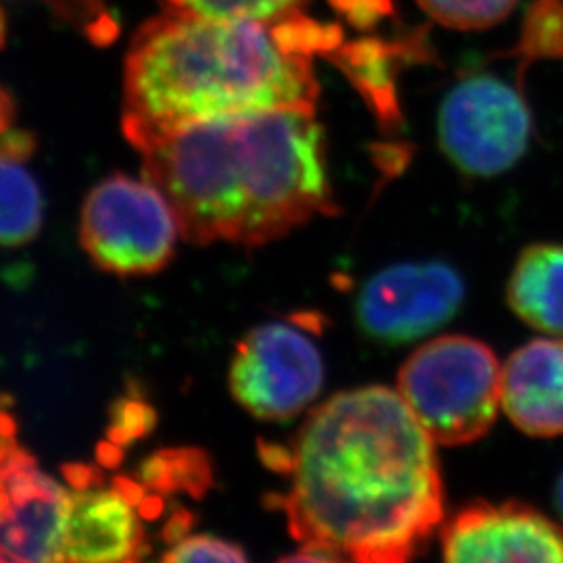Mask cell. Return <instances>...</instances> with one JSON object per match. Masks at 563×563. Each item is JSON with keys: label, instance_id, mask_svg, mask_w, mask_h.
Instances as JSON below:
<instances>
[{"label": "cell", "instance_id": "277c9868", "mask_svg": "<svg viewBox=\"0 0 563 563\" xmlns=\"http://www.w3.org/2000/svg\"><path fill=\"white\" fill-rule=\"evenodd\" d=\"M504 369L488 344L449 334L426 342L399 369V395L432 441H481L501 409Z\"/></svg>", "mask_w": 563, "mask_h": 563}, {"label": "cell", "instance_id": "52a82bcc", "mask_svg": "<svg viewBox=\"0 0 563 563\" xmlns=\"http://www.w3.org/2000/svg\"><path fill=\"white\" fill-rule=\"evenodd\" d=\"M65 472L59 563H141L144 520L159 514L162 501L125 476L104 483L90 465H67Z\"/></svg>", "mask_w": 563, "mask_h": 563}, {"label": "cell", "instance_id": "30bf717a", "mask_svg": "<svg viewBox=\"0 0 563 563\" xmlns=\"http://www.w3.org/2000/svg\"><path fill=\"white\" fill-rule=\"evenodd\" d=\"M67 488L42 472L0 411V563H59Z\"/></svg>", "mask_w": 563, "mask_h": 563}, {"label": "cell", "instance_id": "8fae6325", "mask_svg": "<svg viewBox=\"0 0 563 563\" xmlns=\"http://www.w3.org/2000/svg\"><path fill=\"white\" fill-rule=\"evenodd\" d=\"M443 562L563 563V528L520 501H476L444 523Z\"/></svg>", "mask_w": 563, "mask_h": 563}, {"label": "cell", "instance_id": "6da1fadb", "mask_svg": "<svg viewBox=\"0 0 563 563\" xmlns=\"http://www.w3.org/2000/svg\"><path fill=\"white\" fill-rule=\"evenodd\" d=\"M434 444L399 390L360 386L316 407L263 460L288 478L276 505L302 549L336 563H411L444 522Z\"/></svg>", "mask_w": 563, "mask_h": 563}, {"label": "cell", "instance_id": "7c38bea8", "mask_svg": "<svg viewBox=\"0 0 563 563\" xmlns=\"http://www.w3.org/2000/svg\"><path fill=\"white\" fill-rule=\"evenodd\" d=\"M501 407L511 423L530 437H562L563 341L537 339L507 360Z\"/></svg>", "mask_w": 563, "mask_h": 563}, {"label": "cell", "instance_id": "5bb4252c", "mask_svg": "<svg viewBox=\"0 0 563 563\" xmlns=\"http://www.w3.org/2000/svg\"><path fill=\"white\" fill-rule=\"evenodd\" d=\"M44 199L25 159L0 153V246H21L38 236Z\"/></svg>", "mask_w": 563, "mask_h": 563}, {"label": "cell", "instance_id": "2e32d148", "mask_svg": "<svg viewBox=\"0 0 563 563\" xmlns=\"http://www.w3.org/2000/svg\"><path fill=\"white\" fill-rule=\"evenodd\" d=\"M165 11L213 20H280L299 13L309 0H159Z\"/></svg>", "mask_w": 563, "mask_h": 563}, {"label": "cell", "instance_id": "4fadbf2b", "mask_svg": "<svg viewBox=\"0 0 563 563\" xmlns=\"http://www.w3.org/2000/svg\"><path fill=\"white\" fill-rule=\"evenodd\" d=\"M505 297L522 322L544 334H563V244L526 246L509 274Z\"/></svg>", "mask_w": 563, "mask_h": 563}, {"label": "cell", "instance_id": "9c48e42d", "mask_svg": "<svg viewBox=\"0 0 563 563\" xmlns=\"http://www.w3.org/2000/svg\"><path fill=\"white\" fill-rule=\"evenodd\" d=\"M463 299L465 284L449 263H395L363 284L355 322L367 341L397 346L451 322Z\"/></svg>", "mask_w": 563, "mask_h": 563}, {"label": "cell", "instance_id": "7402d4cb", "mask_svg": "<svg viewBox=\"0 0 563 563\" xmlns=\"http://www.w3.org/2000/svg\"><path fill=\"white\" fill-rule=\"evenodd\" d=\"M4 41V18H2V13H0V44Z\"/></svg>", "mask_w": 563, "mask_h": 563}, {"label": "cell", "instance_id": "ba28073f", "mask_svg": "<svg viewBox=\"0 0 563 563\" xmlns=\"http://www.w3.org/2000/svg\"><path fill=\"white\" fill-rule=\"evenodd\" d=\"M323 386V357L309 325L263 323L236 346L230 390L242 409L265 422H282L316 401Z\"/></svg>", "mask_w": 563, "mask_h": 563}, {"label": "cell", "instance_id": "5b68a950", "mask_svg": "<svg viewBox=\"0 0 563 563\" xmlns=\"http://www.w3.org/2000/svg\"><path fill=\"white\" fill-rule=\"evenodd\" d=\"M178 216L151 180L125 174L97 184L81 209L80 239L90 260L115 276H151L172 262Z\"/></svg>", "mask_w": 563, "mask_h": 563}, {"label": "cell", "instance_id": "7a4b0ae2", "mask_svg": "<svg viewBox=\"0 0 563 563\" xmlns=\"http://www.w3.org/2000/svg\"><path fill=\"white\" fill-rule=\"evenodd\" d=\"M334 32L301 13L213 20L165 11L146 21L123 69V134L139 151L184 128L274 109H316L313 55Z\"/></svg>", "mask_w": 563, "mask_h": 563}, {"label": "cell", "instance_id": "ac0fdd59", "mask_svg": "<svg viewBox=\"0 0 563 563\" xmlns=\"http://www.w3.org/2000/svg\"><path fill=\"white\" fill-rule=\"evenodd\" d=\"M162 563H249L241 547L216 537H190L172 547Z\"/></svg>", "mask_w": 563, "mask_h": 563}, {"label": "cell", "instance_id": "ffe728a7", "mask_svg": "<svg viewBox=\"0 0 563 563\" xmlns=\"http://www.w3.org/2000/svg\"><path fill=\"white\" fill-rule=\"evenodd\" d=\"M276 563H336L332 562L330 558H325L322 553H316V551H309V549H302L295 555H288V558H282L280 562Z\"/></svg>", "mask_w": 563, "mask_h": 563}, {"label": "cell", "instance_id": "44dd1931", "mask_svg": "<svg viewBox=\"0 0 563 563\" xmlns=\"http://www.w3.org/2000/svg\"><path fill=\"white\" fill-rule=\"evenodd\" d=\"M555 505H558V511L562 514L563 518V472L560 481L555 484Z\"/></svg>", "mask_w": 563, "mask_h": 563}, {"label": "cell", "instance_id": "e0dca14e", "mask_svg": "<svg viewBox=\"0 0 563 563\" xmlns=\"http://www.w3.org/2000/svg\"><path fill=\"white\" fill-rule=\"evenodd\" d=\"M60 21L76 27L90 42L109 44L120 34L104 0H42Z\"/></svg>", "mask_w": 563, "mask_h": 563}, {"label": "cell", "instance_id": "d6986e66", "mask_svg": "<svg viewBox=\"0 0 563 563\" xmlns=\"http://www.w3.org/2000/svg\"><path fill=\"white\" fill-rule=\"evenodd\" d=\"M13 115H15L13 99H11L9 92L0 86V134L7 132V128H9L11 121H13Z\"/></svg>", "mask_w": 563, "mask_h": 563}, {"label": "cell", "instance_id": "8992f818", "mask_svg": "<svg viewBox=\"0 0 563 563\" xmlns=\"http://www.w3.org/2000/svg\"><path fill=\"white\" fill-rule=\"evenodd\" d=\"M530 134L532 115L522 88L493 74L465 76L439 109V144L467 176L509 172L526 155Z\"/></svg>", "mask_w": 563, "mask_h": 563}, {"label": "cell", "instance_id": "9a60e30c", "mask_svg": "<svg viewBox=\"0 0 563 563\" xmlns=\"http://www.w3.org/2000/svg\"><path fill=\"white\" fill-rule=\"evenodd\" d=\"M439 25L457 32H481L507 20L520 0H416Z\"/></svg>", "mask_w": 563, "mask_h": 563}, {"label": "cell", "instance_id": "3957f363", "mask_svg": "<svg viewBox=\"0 0 563 563\" xmlns=\"http://www.w3.org/2000/svg\"><path fill=\"white\" fill-rule=\"evenodd\" d=\"M142 157L144 178L169 199L192 244L262 246L336 209L316 109L205 121Z\"/></svg>", "mask_w": 563, "mask_h": 563}]
</instances>
